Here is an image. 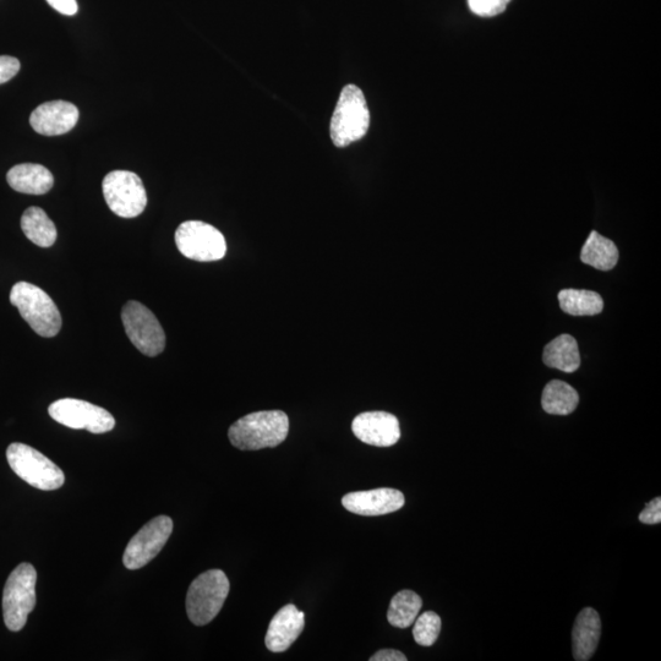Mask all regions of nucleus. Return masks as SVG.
Segmentation results:
<instances>
[{"label": "nucleus", "mask_w": 661, "mask_h": 661, "mask_svg": "<svg viewBox=\"0 0 661 661\" xmlns=\"http://www.w3.org/2000/svg\"><path fill=\"white\" fill-rule=\"evenodd\" d=\"M288 415L282 411H264L245 415L228 431L229 441L242 451L272 449L287 439Z\"/></svg>", "instance_id": "f257e3e1"}, {"label": "nucleus", "mask_w": 661, "mask_h": 661, "mask_svg": "<svg viewBox=\"0 0 661 661\" xmlns=\"http://www.w3.org/2000/svg\"><path fill=\"white\" fill-rule=\"evenodd\" d=\"M10 303L37 335L45 338L57 336L62 329V316L52 298L35 284L16 283L10 292Z\"/></svg>", "instance_id": "f03ea898"}, {"label": "nucleus", "mask_w": 661, "mask_h": 661, "mask_svg": "<svg viewBox=\"0 0 661 661\" xmlns=\"http://www.w3.org/2000/svg\"><path fill=\"white\" fill-rule=\"evenodd\" d=\"M370 112L363 91L355 85H347L338 98L331 119L330 135L337 147H347L368 133Z\"/></svg>", "instance_id": "7ed1b4c3"}, {"label": "nucleus", "mask_w": 661, "mask_h": 661, "mask_svg": "<svg viewBox=\"0 0 661 661\" xmlns=\"http://www.w3.org/2000/svg\"><path fill=\"white\" fill-rule=\"evenodd\" d=\"M37 572L31 564H21L10 573L3 592L5 626L19 632L36 606Z\"/></svg>", "instance_id": "20e7f679"}, {"label": "nucleus", "mask_w": 661, "mask_h": 661, "mask_svg": "<svg viewBox=\"0 0 661 661\" xmlns=\"http://www.w3.org/2000/svg\"><path fill=\"white\" fill-rule=\"evenodd\" d=\"M229 581L221 570L202 573L190 584L187 595L189 620L196 626H205L220 614L229 594Z\"/></svg>", "instance_id": "39448f33"}, {"label": "nucleus", "mask_w": 661, "mask_h": 661, "mask_svg": "<svg viewBox=\"0 0 661 661\" xmlns=\"http://www.w3.org/2000/svg\"><path fill=\"white\" fill-rule=\"evenodd\" d=\"M7 458L14 473L36 489L57 490L65 483L62 469L34 447L15 442L8 447Z\"/></svg>", "instance_id": "423d86ee"}, {"label": "nucleus", "mask_w": 661, "mask_h": 661, "mask_svg": "<svg viewBox=\"0 0 661 661\" xmlns=\"http://www.w3.org/2000/svg\"><path fill=\"white\" fill-rule=\"evenodd\" d=\"M102 190L109 209L119 217H138L146 209V190L138 174L129 171L108 173L103 179Z\"/></svg>", "instance_id": "0eeeda50"}, {"label": "nucleus", "mask_w": 661, "mask_h": 661, "mask_svg": "<svg viewBox=\"0 0 661 661\" xmlns=\"http://www.w3.org/2000/svg\"><path fill=\"white\" fill-rule=\"evenodd\" d=\"M177 248L185 258L200 262L225 258L227 243L223 234L209 223L187 221L176 232Z\"/></svg>", "instance_id": "6e6552de"}, {"label": "nucleus", "mask_w": 661, "mask_h": 661, "mask_svg": "<svg viewBox=\"0 0 661 661\" xmlns=\"http://www.w3.org/2000/svg\"><path fill=\"white\" fill-rule=\"evenodd\" d=\"M122 320L130 342L139 352L147 357H157L165 351V331L155 314L145 305L131 300L123 308Z\"/></svg>", "instance_id": "1a4fd4ad"}, {"label": "nucleus", "mask_w": 661, "mask_h": 661, "mask_svg": "<svg viewBox=\"0 0 661 661\" xmlns=\"http://www.w3.org/2000/svg\"><path fill=\"white\" fill-rule=\"evenodd\" d=\"M48 413L57 423L67 428L85 429L92 434H106L116 426V419L105 408L74 398H63L52 403Z\"/></svg>", "instance_id": "9d476101"}, {"label": "nucleus", "mask_w": 661, "mask_h": 661, "mask_svg": "<svg viewBox=\"0 0 661 661\" xmlns=\"http://www.w3.org/2000/svg\"><path fill=\"white\" fill-rule=\"evenodd\" d=\"M173 532V521L167 516H158L147 522L131 538L123 556L128 570H139L149 564L165 548Z\"/></svg>", "instance_id": "9b49d317"}, {"label": "nucleus", "mask_w": 661, "mask_h": 661, "mask_svg": "<svg viewBox=\"0 0 661 661\" xmlns=\"http://www.w3.org/2000/svg\"><path fill=\"white\" fill-rule=\"evenodd\" d=\"M352 430L357 439L376 447H391L401 439L400 422L386 412H366L353 420Z\"/></svg>", "instance_id": "f8f14e48"}, {"label": "nucleus", "mask_w": 661, "mask_h": 661, "mask_svg": "<svg viewBox=\"0 0 661 661\" xmlns=\"http://www.w3.org/2000/svg\"><path fill=\"white\" fill-rule=\"evenodd\" d=\"M404 495L400 490L380 488L368 491H357L343 496L342 505L347 511L359 516H384L401 510L404 506Z\"/></svg>", "instance_id": "ddd939ff"}, {"label": "nucleus", "mask_w": 661, "mask_h": 661, "mask_svg": "<svg viewBox=\"0 0 661 661\" xmlns=\"http://www.w3.org/2000/svg\"><path fill=\"white\" fill-rule=\"evenodd\" d=\"M79 116V109L73 103L52 101L43 103L32 112L30 124L38 134L57 136L74 129Z\"/></svg>", "instance_id": "4468645a"}, {"label": "nucleus", "mask_w": 661, "mask_h": 661, "mask_svg": "<svg viewBox=\"0 0 661 661\" xmlns=\"http://www.w3.org/2000/svg\"><path fill=\"white\" fill-rule=\"evenodd\" d=\"M304 626L303 611L298 610L297 606L293 604L283 606L270 622L265 638L267 649L272 653L286 652L302 635Z\"/></svg>", "instance_id": "2eb2a0df"}, {"label": "nucleus", "mask_w": 661, "mask_h": 661, "mask_svg": "<svg viewBox=\"0 0 661 661\" xmlns=\"http://www.w3.org/2000/svg\"><path fill=\"white\" fill-rule=\"evenodd\" d=\"M600 636H602V621L599 614L592 608L583 609L573 626V657L577 661L591 660L598 648Z\"/></svg>", "instance_id": "dca6fc26"}, {"label": "nucleus", "mask_w": 661, "mask_h": 661, "mask_svg": "<svg viewBox=\"0 0 661 661\" xmlns=\"http://www.w3.org/2000/svg\"><path fill=\"white\" fill-rule=\"evenodd\" d=\"M7 180L12 189L29 195L47 194L54 185V177L49 169L35 163L13 167L7 174Z\"/></svg>", "instance_id": "f3484780"}, {"label": "nucleus", "mask_w": 661, "mask_h": 661, "mask_svg": "<svg viewBox=\"0 0 661 661\" xmlns=\"http://www.w3.org/2000/svg\"><path fill=\"white\" fill-rule=\"evenodd\" d=\"M543 360L549 368L575 373L581 366V354L578 343L570 335H561L551 341L544 349Z\"/></svg>", "instance_id": "a211bd4d"}, {"label": "nucleus", "mask_w": 661, "mask_h": 661, "mask_svg": "<svg viewBox=\"0 0 661 661\" xmlns=\"http://www.w3.org/2000/svg\"><path fill=\"white\" fill-rule=\"evenodd\" d=\"M581 260L599 271H610L619 261V250L613 240L593 231L582 248Z\"/></svg>", "instance_id": "6ab92c4d"}, {"label": "nucleus", "mask_w": 661, "mask_h": 661, "mask_svg": "<svg viewBox=\"0 0 661 661\" xmlns=\"http://www.w3.org/2000/svg\"><path fill=\"white\" fill-rule=\"evenodd\" d=\"M21 228L27 239L41 248L52 247L57 240V228L40 207H29L21 217Z\"/></svg>", "instance_id": "aec40b11"}, {"label": "nucleus", "mask_w": 661, "mask_h": 661, "mask_svg": "<svg viewBox=\"0 0 661 661\" xmlns=\"http://www.w3.org/2000/svg\"><path fill=\"white\" fill-rule=\"evenodd\" d=\"M579 403L578 392L564 381L553 380L545 386L542 406L546 413L568 415L576 411Z\"/></svg>", "instance_id": "412c9836"}, {"label": "nucleus", "mask_w": 661, "mask_h": 661, "mask_svg": "<svg viewBox=\"0 0 661 661\" xmlns=\"http://www.w3.org/2000/svg\"><path fill=\"white\" fill-rule=\"evenodd\" d=\"M560 308L573 316H593L602 313L603 298L598 293L584 289H562L559 293Z\"/></svg>", "instance_id": "4be33fe9"}, {"label": "nucleus", "mask_w": 661, "mask_h": 661, "mask_svg": "<svg viewBox=\"0 0 661 661\" xmlns=\"http://www.w3.org/2000/svg\"><path fill=\"white\" fill-rule=\"evenodd\" d=\"M423 600L413 591H402L392 598L387 620L390 625L398 628H408L414 624L420 610H422Z\"/></svg>", "instance_id": "5701e85b"}, {"label": "nucleus", "mask_w": 661, "mask_h": 661, "mask_svg": "<svg viewBox=\"0 0 661 661\" xmlns=\"http://www.w3.org/2000/svg\"><path fill=\"white\" fill-rule=\"evenodd\" d=\"M413 636L415 642L422 647H431L439 638L441 632V617L434 611H426L415 619Z\"/></svg>", "instance_id": "b1692460"}, {"label": "nucleus", "mask_w": 661, "mask_h": 661, "mask_svg": "<svg viewBox=\"0 0 661 661\" xmlns=\"http://www.w3.org/2000/svg\"><path fill=\"white\" fill-rule=\"evenodd\" d=\"M511 0H468V7L475 15L491 18L505 12Z\"/></svg>", "instance_id": "393cba45"}, {"label": "nucleus", "mask_w": 661, "mask_h": 661, "mask_svg": "<svg viewBox=\"0 0 661 661\" xmlns=\"http://www.w3.org/2000/svg\"><path fill=\"white\" fill-rule=\"evenodd\" d=\"M19 59L9 56H0V85L12 80L20 70Z\"/></svg>", "instance_id": "a878e982"}, {"label": "nucleus", "mask_w": 661, "mask_h": 661, "mask_svg": "<svg viewBox=\"0 0 661 661\" xmlns=\"http://www.w3.org/2000/svg\"><path fill=\"white\" fill-rule=\"evenodd\" d=\"M639 521L644 524H659L661 522L660 497H655L654 500L649 502L646 508L641 512V515H639Z\"/></svg>", "instance_id": "bb28decb"}, {"label": "nucleus", "mask_w": 661, "mask_h": 661, "mask_svg": "<svg viewBox=\"0 0 661 661\" xmlns=\"http://www.w3.org/2000/svg\"><path fill=\"white\" fill-rule=\"evenodd\" d=\"M47 3L51 5L54 10H57L58 13L71 16L78 13V3L76 0H47Z\"/></svg>", "instance_id": "cd10ccee"}, {"label": "nucleus", "mask_w": 661, "mask_h": 661, "mask_svg": "<svg viewBox=\"0 0 661 661\" xmlns=\"http://www.w3.org/2000/svg\"><path fill=\"white\" fill-rule=\"evenodd\" d=\"M370 661H407V657L400 650L384 649L375 653Z\"/></svg>", "instance_id": "c85d7f7f"}]
</instances>
